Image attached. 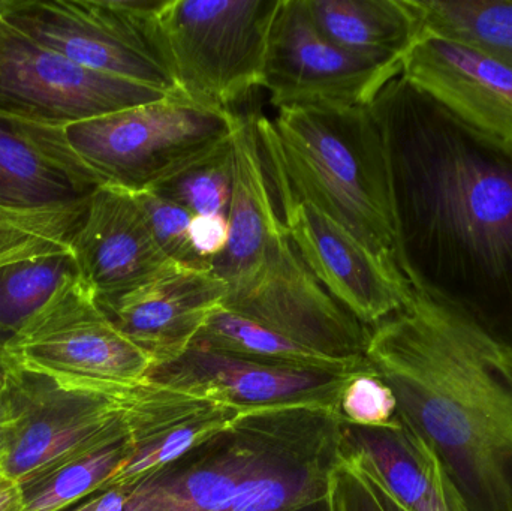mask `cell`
Masks as SVG:
<instances>
[{"label":"cell","instance_id":"6da1fadb","mask_svg":"<svg viewBox=\"0 0 512 511\" xmlns=\"http://www.w3.org/2000/svg\"><path fill=\"white\" fill-rule=\"evenodd\" d=\"M384 144L397 266L415 293L512 357V146L403 77L369 105Z\"/></svg>","mask_w":512,"mask_h":511},{"label":"cell","instance_id":"7a4b0ae2","mask_svg":"<svg viewBox=\"0 0 512 511\" xmlns=\"http://www.w3.org/2000/svg\"><path fill=\"white\" fill-rule=\"evenodd\" d=\"M366 359L469 511H512V357L420 294L370 329Z\"/></svg>","mask_w":512,"mask_h":511},{"label":"cell","instance_id":"3957f363","mask_svg":"<svg viewBox=\"0 0 512 511\" xmlns=\"http://www.w3.org/2000/svg\"><path fill=\"white\" fill-rule=\"evenodd\" d=\"M255 123L274 197L316 207L399 269L384 144L370 108H285L273 122L255 113Z\"/></svg>","mask_w":512,"mask_h":511},{"label":"cell","instance_id":"277c9868","mask_svg":"<svg viewBox=\"0 0 512 511\" xmlns=\"http://www.w3.org/2000/svg\"><path fill=\"white\" fill-rule=\"evenodd\" d=\"M242 117L171 95L72 123L65 135L102 185L137 194L231 140Z\"/></svg>","mask_w":512,"mask_h":511},{"label":"cell","instance_id":"5b68a950","mask_svg":"<svg viewBox=\"0 0 512 511\" xmlns=\"http://www.w3.org/2000/svg\"><path fill=\"white\" fill-rule=\"evenodd\" d=\"M282 0H165L162 53L180 95L233 111L261 86L271 24Z\"/></svg>","mask_w":512,"mask_h":511},{"label":"cell","instance_id":"8992f818","mask_svg":"<svg viewBox=\"0 0 512 511\" xmlns=\"http://www.w3.org/2000/svg\"><path fill=\"white\" fill-rule=\"evenodd\" d=\"M164 2L3 0L0 18L83 68L180 95L159 36L158 14Z\"/></svg>","mask_w":512,"mask_h":511},{"label":"cell","instance_id":"52a82bcc","mask_svg":"<svg viewBox=\"0 0 512 511\" xmlns=\"http://www.w3.org/2000/svg\"><path fill=\"white\" fill-rule=\"evenodd\" d=\"M14 368L63 389L125 393L147 381L155 362L105 315L80 276L3 344Z\"/></svg>","mask_w":512,"mask_h":511},{"label":"cell","instance_id":"ba28073f","mask_svg":"<svg viewBox=\"0 0 512 511\" xmlns=\"http://www.w3.org/2000/svg\"><path fill=\"white\" fill-rule=\"evenodd\" d=\"M400 75V63L360 56L325 38L303 0L280 3L268 36L261 83L277 110L369 107Z\"/></svg>","mask_w":512,"mask_h":511},{"label":"cell","instance_id":"9c48e42d","mask_svg":"<svg viewBox=\"0 0 512 511\" xmlns=\"http://www.w3.org/2000/svg\"><path fill=\"white\" fill-rule=\"evenodd\" d=\"M168 93L83 68L0 18V114L66 128Z\"/></svg>","mask_w":512,"mask_h":511},{"label":"cell","instance_id":"30bf717a","mask_svg":"<svg viewBox=\"0 0 512 511\" xmlns=\"http://www.w3.org/2000/svg\"><path fill=\"white\" fill-rule=\"evenodd\" d=\"M222 306L330 359H366L369 327L322 287L286 233L271 246L254 278L227 291Z\"/></svg>","mask_w":512,"mask_h":511},{"label":"cell","instance_id":"8fae6325","mask_svg":"<svg viewBox=\"0 0 512 511\" xmlns=\"http://www.w3.org/2000/svg\"><path fill=\"white\" fill-rule=\"evenodd\" d=\"M245 414L233 428L128 491L125 511H225L264 464L286 411Z\"/></svg>","mask_w":512,"mask_h":511},{"label":"cell","instance_id":"7c38bea8","mask_svg":"<svg viewBox=\"0 0 512 511\" xmlns=\"http://www.w3.org/2000/svg\"><path fill=\"white\" fill-rule=\"evenodd\" d=\"M274 203L307 269L360 323L372 329L408 305L414 290L397 267L316 207L283 195Z\"/></svg>","mask_w":512,"mask_h":511},{"label":"cell","instance_id":"4fadbf2b","mask_svg":"<svg viewBox=\"0 0 512 511\" xmlns=\"http://www.w3.org/2000/svg\"><path fill=\"white\" fill-rule=\"evenodd\" d=\"M354 374L310 371L191 347L179 359L155 366L147 381L245 411H339L340 395Z\"/></svg>","mask_w":512,"mask_h":511},{"label":"cell","instance_id":"5bb4252c","mask_svg":"<svg viewBox=\"0 0 512 511\" xmlns=\"http://www.w3.org/2000/svg\"><path fill=\"white\" fill-rule=\"evenodd\" d=\"M69 248L98 302L116 299L176 267L159 249L132 192L101 185L87 201Z\"/></svg>","mask_w":512,"mask_h":511},{"label":"cell","instance_id":"9a60e30c","mask_svg":"<svg viewBox=\"0 0 512 511\" xmlns=\"http://www.w3.org/2000/svg\"><path fill=\"white\" fill-rule=\"evenodd\" d=\"M343 455L333 408H289L270 455L225 511H303L324 504Z\"/></svg>","mask_w":512,"mask_h":511},{"label":"cell","instance_id":"2e32d148","mask_svg":"<svg viewBox=\"0 0 512 511\" xmlns=\"http://www.w3.org/2000/svg\"><path fill=\"white\" fill-rule=\"evenodd\" d=\"M400 77L457 119L512 146V71L498 60L456 39L421 33Z\"/></svg>","mask_w":512,"mask_h":511},{"label":"cell","instance_id":"e0dca14e","mask_svg":"<svg viewBox=\"0 0 512 511\" xmlns=\"http://www.w3.org/2000/svg\"><path fill=\"white\" fill-rule=\"evenodd\" d=\"M225 296L227 285L215 273L176 266L135 290L98 303L111 323L158 366L179 359L192 347Z\"/></svg>","mask_w":512,"mask_h":511},{"label":"cell","instance_id":"ac0fdd59","mask_svg":"<svg viewBox=\"0 0 512 511\" xmlns=\"http://www.w3.org/2000/svg\"><path fill=\"white\" fill-rule=\"evenodd\" d=\"M101 185L72 150L65 128L0 114V209L86 203Z\"/></svg>","mask_w":512,"mask_h":511},{"label":"cell","instance_id":"d6986e66","mask_svg":"<svg viewBox=\"0 0 512 511\" xmlns=\"http://www.w3.org/2000/svg\"><path fill=\"white\" fill-rule=\"evenodd\" d=\"M234 179L228 209V243L212 272L234 290L254 278L267 260L268 251L282 234V219L274 203L256 132L255 113L242 117L233 138Z\"/></svg>","mask_w":512,"mask_h":511},{"label":"cell","instance_id":"ffe728a7","mask_svg":"<svg viewBox=\"0 0 512 511\" xmlns=\"http://www.w3.org/2000/svg\"><path fill=\"white\" fill-rule=\"evenodd\" d=\"M342 437L406 510L469 511L435 450L402 417L382 428L342 423Z\"/></svg>","mask_w":512,"mask_h":511},{"label":"cell","instance_id":"44dd1931","mask_svg":"<svg viewBox=\"0 0 512 511\" xmlns=\"http://www.w3.org/2000/svg\"><path fill=\"white\" fill-rule=\"evenodd\" d=\"M316 29L351 53L400 63L421 35L408 0H303Z\"/></svg>","mask_w":512,"mask_h":511},{"label":"cell","instance_id":"7402d4cb","mask_svg":"<svg viewBox=\"0 0 512 511\" xmlns=\"http://www.w3.org/2000/svg\"><path fill=\"white\" fill-rule=\"evenodd\" d=\"M192 347L310 371L349 374L370 366L367 359L343 362L307 350L248 318L228 311L224 306L212 312Z\"/></svg>","mask_w":512,"mask_h":511},{"label":"cell","instance_id":"603a6c76","mask_svg":"<svg viewBox=\"0 0 512 511\" xmlns=\"http://www.w3.org/2000/svg\"><path fill=\"white\" fill-rule=\"evenodd\" d=\"M421 33L456 39L512 71V0H408Z\"/></svg>","mask_w":512,"mask_h":511},{"label":"cell","instance_id":"cb8c5ba5","mask_svg":"<svg viewBox=\"0 0 512 511\" xmlns=\"http://www.w3.org/2000/svg\"><path fill=\"white\" fill-rule=\"evenodd\" d=\"M77 276L69 246L0 266V341L5 344L17 335L59 288Z\"/></svg>","mask_w":512,"mask_h":511},{"label":"cell","instance_id":"d4e9b609","mask_svg":"<svg viewBox=\"0 0 512 511\" xmlns=\"http://www.w3.org/2000/svg\"><path fill=\"white\" fill-rule=\"evenodd\" d=\"M146 441L147 434L134 432L63 465L47 477L21 486L23 511H62L83 498L99 494Z\"/></svg>","mask_w":512,"mask_h":511},{"label":"cell","instance_id":"484cf974","mask_svg":"<svg viewBox=\"0 0 512 511\" xmlns=\"http://www.w3.org/2000/svg\"><path fill=\"white\" fill-rule=\"evenodd\" d=\"M248 413L252 411L215 404L177 423L173 428L158 435L155 440L138 446L129 461L105 485L104 491L138 485L153 474L176 464L218 435L224 434Z\"/></svg>","mask_w":512,"mask_h":511},{"label":"cell","instance_id":"4316f807","mask_svg":"<svg viewBox=\"0 0 512 511\" xmlns=\"http://www.w3.org/2000/svg\"><path fill=\"white\" fill-rule=\"evenodd\" d=\"M233 138L150 191L180 204L192 216L227 218L233 194Z\"/></svg>","mask_w":512,"mask_h":511},{"label":"cell","instance_id":"83f0119b","mask_svg":"<svg viewBox=\"0 0 512 511\" xmlns=\"http://www.w3.org/2000/svg\"><path fill=\"white\" fill-rule=\"evenodd\" d=\"M87 201L38 210L0 209V266L68 248L69 239L86 212Z\"/></svg>","mask_w":512,"mask_h":511},{"label":"cell","instance_id":"f1b7e54d","mask_svg":"<svg viewBox=\"0 0 512 511\" xmlns=\"http://www.w3.org/2000/svg\"><path fill=\"white\" fill-rule=\"evenodd\" d=\"M134 197L146 215L155 242L168 260L183 269L212 272V266L192 245L189 230L194 216L188 210L152 191L137 192Z\"/></svg>","mask_w":512,"mask_h":511},{"label":"cell","instance_id":"f546056e","mask_svg":"<svg viewBox=\"0 0 512 511\" xmlns=\"http://www.w3.org/2000/svg\"><path fill=\"white\" fill-rule=\"evenodd\" d=\"M339 417L346 425L364 428H382L396 422V396L372 365L349 378L340 395Z\"/></svg>","mask_w":512,"mask_h":511},{"label":"cell","instance_id":"4dcf8cb0","mask_svg":"<svg viewBox=\"0 0 512 511\" xmlns=\"http://www.w3.org/2000/svg\"><path fill=\"white\" fill-rule=\"evenodd\" d=\"M324 506L325 511H384L345 455L331 473Z\"/></svg>","mask_w":512,"mask_h":511},{"label":"cell","instance_id":"1f68e13d","mask_svg":"<svg viewBox=\"0 0 512 511\" xmlns=\"http://www.w3.org/2000/svg\"><path fill=\"white\" fill-rule=\"evenodd\" d=\"M191 242L197 254L213 267L228 243V222L222 216H194L191 222Z\"/></svg>","mask_w":512,"mask_h":511},{"label":"cell","instance_id":"d6a6232c","mask_svg":"<svg viewBox=\"0 0 512 511\" xmlns=\"http://www.w3.org/2000/svg\"><path fill=\"white\" fill-rule=\"evenodd\" d=\"M343 455L351 461V464L357 468L360 476L363 477L364 482L369 486L370 491L375 495L378 503L381 504L382 510L384 511H408L393 495L388 492V489L382 485L381 480L378 479L375 473H373L372 468L367 465V462L364 461L361 456H358L357 453L348 452V450L343 449Z\"/></svg>","mask_w":512,"mask_h":511},{"label":"cell","instance_id":"836d02e7","mask_svg":"<svg viewBox=\"0 0 512 511\" xmlns=\"http://www.w3.org/2000/svg\"><path fill=\"white\" fill-rule=\"evenodd\" d=\"M23 507L21 486L0 473V511H23Z\"/></svg>","mask_w":512,"mask_h":511},{"label":"cell","instance_id":"e575fe53","mask_svg":"<svg viewBox=\"0 0 512 511\" xmlns=\"http://www.w3.org/2000/svg\"><path fill=\"white\" fill-rule=\"evenodd\" d=\"M9 371H11V363L6 359L5 348L3 342L0 341V396L5 390L6 381H8Z\"/></svg>","mask_w":512,"mask_h":511},{"label":"cell","instance_id":"d590c367","mask_svg":"<svg viewBox=\"0 0 512 511\" xmlns=\"http://www.w3.org/2000/svg\"><path fill=\"white\" fill-rule=\"evenodd\" d=\"M3 449H5V432H3V408L2 401H0V461H2Z\"/></svg>","mask_w":512,"mask_h":511},{"label":"cell","instance_id":"8d00e7d4","mask_svg":"<svg viewBox=\"0 0 512 511\" xmlns=\"http://www.w3.org/2000/svg\"><path fill=\"white\" fill-rule=\"evenodd\" d=\"M321 511H325V506L322 504Z\"/></svg>","mask_w":512,"mask_h":511},{"label":"cell","instance_id":"74e56055","mask_svg":"<svg viewBox=\"0 0 512 511\" xmlns=\"http://www.w3.org/2000/svg\"><path fill=\"white\" fill-rule=\"evenodd\" d=\"M2 2H3V0H0V8H2Z\"/></svg>","mask_w":512,"mask_h":511}]
</instances>
